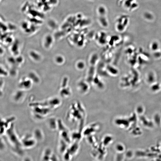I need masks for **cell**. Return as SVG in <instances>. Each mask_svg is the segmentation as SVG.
Wrapping results in <instances>:
<instances>
[{
    "instance_id": "obj_1",
    "label": "cell",
    "mask_w": 161,
    "mask_h": 161,
    "mask_svg": "<svg viewBox=\"0 0 161 161\" xmlns=\"http://www.w3.org/2000/svg\"><path fill=\"white\" fill-rule=\"evenodd\" d=\"M8 73L4 68L0 67V76H6L8 75Z\"/></svg>"
}]
</instances>
